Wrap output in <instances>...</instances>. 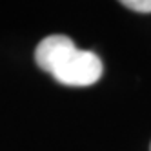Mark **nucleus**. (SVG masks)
<instances>
[{
  "mask_svg": "<svg viewBox=\"0 0 151 151\" xmlns=\"http://www.w3.org/2000/svg\"><path fill=\"white\" fill-rule=\"evenodd\" d=\"M37 64L60 84L86 88L102 77V60L75 46L66 35H49L35 49Z\"/></svg>",
  "mask_w": 151,
  "mask_h": 151,
  "instance_id": "1",
  "label": "nucleus"
},
{
  "mask_svg": "<svg viewBox=\"0 0 151 151\" xmlns=\"http://www.w3.org/2000/svg\"><path fill=\"white\" fill-rule=\"evenodd\" d=\"M122 6L138 13H151V0H124Z\"/></svg>",
  "mask_w": 151,
  "mask_h": 151,
  "instance_id": "2",
  "label": "nucleus"
}]
</instances>
